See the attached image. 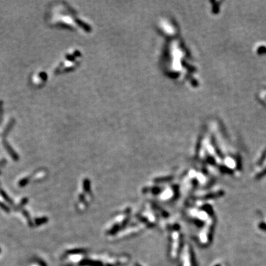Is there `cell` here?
Instances as JSON below:
<instances>
[{
	"mask_svg": "<svg viewBox=\"0 0 266 266\" xmlns=\"http://www.w3.org/2000/svg\"><path fill=\"white\" fill-rule=\"evenodd\" d=\"M175 186L172 183L152 182L147 183L142 189V193L147 197L160 202H170L174 194Z\"/></svg>",
	"mask_w": 266,
	"mask_h": 266,
	"instance_id": "cell-1",
	"label": "cell"
},
{
	"mask_svg": "<svg viewBox=\"0 0 266 266\" xmlns=\"http://www.w3.org/2000/svg\"><path fill=\"white\" fill-rule=\"evenodd\" d=\"M266 52V48L265 47H261L259 50H258V53L259 54H263V53Z\"/></svg>",
	"mask_w": 266,
	"mask_h": 266,
	"instance_id": "cell-2",
	"label": "cell"
}]
</instances>
